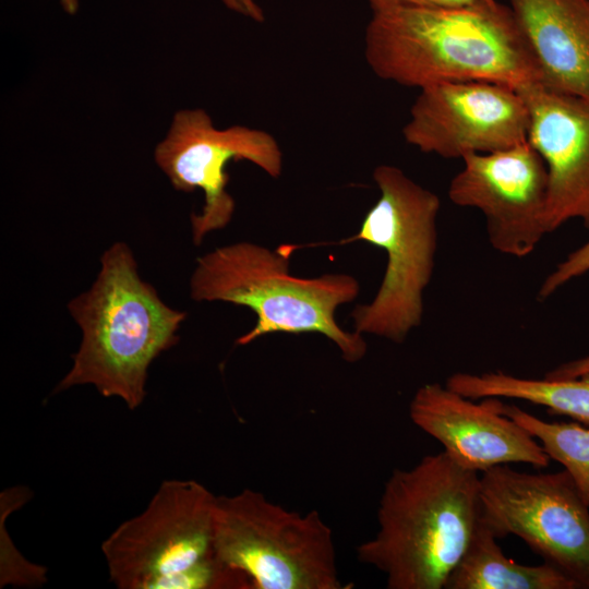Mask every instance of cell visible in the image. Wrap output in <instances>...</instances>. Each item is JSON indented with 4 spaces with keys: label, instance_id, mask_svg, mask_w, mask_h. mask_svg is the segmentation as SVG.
Segmentation results:
<instances>
[{
    "label": "cell",
    "instance_id": "cell-1",
    "mask_svg": "<svg viewBox=\"0 0 589 589\" xmlns=\"http://www.w3.org/2000/svg\"><path fill=\"white\" fill-rule=\"evenodd\" d=\"M364 57L377 77L419 89L446 82L539 83L512 8L496 0L373 12Z\"/></svg>",
    "mask_w": 589,
    "mask_h": 589
},
{
    "label": "cell",
    "instance_id": "cell-2",
    "mask_svg": "<svg viewBox=\"0 0 589 589\" xmlns=\"http://www.w3.org/2000/svg\"><path fill=\"white\" fill-rule=\"evenodd\" d=\"M481 515L480 474L445 452L395 469L384 484L375 536L358 560L381 570L389 589H442Z\"/></svg>",
    "mask_w": 589,
    "mask_h": 589
},
{
    "label": "cell",
    "instance_id": "cell-3",
    "mask_svg": "<svg viewBox=\"0 0 589 589\" xmlns=\"http://www.w3.org/2000/svg\"><path fill=\"white\" fill-rule=\"evenodd\" d=\"M68 310L80 327L81 342L53 393L92 385L103 397L137 409L146 398L151 364L178 342L187 313L169 306L141 277L132 250L122 241L103 253L94 283Z\"/></svg>",
    "mask_w": 589,
    "mask_h": 589
},
{
    "label": "cell",
    "instance_id": "cell-4",
    "mask_svg": "<svg viewBox=\"0 0 589 589\" xmlns=\"http://www.w3.org/2000/svg\"><path fill=\"white\" fill-rule=\"evenodd\" d=\"M358 280L347 274L299 278L289 274L288 253L241 241L200 256L190 278L195 301H221L251 309L256 323L238 337L244 346L272 333H318L330 339L349 362L361 360L366 342L336 322V309L353 301Z\"/></svg>",
    "mask_w": 589,
    "mask_h": 589
},
{
    "label": "cell",
    "instance_id": "cell-5",
    "mask_svg": "<svg viewBox=\"0 0 589 589\" xmlns=\"http://www.w3.org/2000/svg\"><path fill=\"white\" fill-rule=\"evenodd\" d=\"M380 197L366 213L358 240L383 249L387 264L374 299L351 313L354 330L402 342L420 325L423 293L434 271L438 196L401 169L380 165L373 171Z\"/></svg>",
    "mask_w": 589,
    "mask_h": 589
},
{
    "label": "cell",
    "instance_id": "cell-6",
    "mask_svg": "<svg viewBox=\"0 0 589 589\" xmlns=\"http://www.w3.org/2000/svg\"><path fill=\"white\" fill-rule=\"evenodd\" d=\"M212 552L250 589H339L332 529L321 515L301 514L244 489L216 497Z\"/></svg>",
    "mask_w": 589,
    "mask_h": 589
},
{
    "label": "cell",
    "instance_id": "cell-7",
    "mask_svg": "<svg viewBox=\"0 0 589 589\" xmlns=\"http://www.w3.org/2000/svg\"><path fill=\"white\" fill-rule=\"evenodd\" d=\"M480 493L481 517L497 538L519 537L577 589H589V506L565 469L495 466L480 473Z\"/></svg>",
    "mask_w": 589,
    "mask_h": 589
},
{
    "label": "cell",
    "instance_id": "cell-8",
    "mask_svg": "<svg viewBox=\"0 0 589 589\" xmlns=\"http://www.w3.org/2000/svg\"><path fill=\"white\" fill-rule=\"evenodd\" d=\"M216 497L196 480H164L145 509L103 541L110 581L118 589H148L209 555Z\"/></svg>",
    "mask_w": 589,
    "mask_h": 589
},
{
    "label": "cell",
    "instance_id": "cell-9",
    "mask_svg": "<svg viewBox=\"0 0 589 589\" xmlns=\"http://www.w3.org/2000/svg\"><path fill=\"white\" fill-rule=\"evenodd\" d=\"M154 159L177 191L204 193L202 212L191 216L195 244L212 231L225 228L236 203L227 192L230 161L247 160L272 178L283 171V152L268 132L245 125L218 129L203 109H181L172 118Z\"/></svg>",
    "mask_w": 589,
    "mask_h": 589
},
{
    "label": "cell",
    "instance_id": "cell-10",
    "mask_svg": "<svg viewBox=\"0 0 589 589\" xmlns=\"http://www.w3.org/2000/svg\"><path fill=\"white\" fill-rule=\"evenodd\" d=\"M528 130L529 110L517 88L467 81L420 88L402 136L422 153L461 159L521 144Z\"/></svg>",
    "mask_w": 589,
    "mask_h": 589
},
{
    "label": "cell",
    "instance_id": "cell-11",
    "mask_svg": "<svg viewBox=\"0 0 589 589\" xmlns=\"http://www.w3.org/2000/svg\"><path fill=\"white\" fill-rule=\"evenodd\" d=\"M461 159L464 167L448 187L450 202L482 213L489 242L497 252L531 254L549 233L548 170L540 154L526 141Z\"/></svg>",
    "mask_w": 589,
    "mask_h": 589
},
{
    "label": "cell",
    "instance_id": "cell-12",
    "mask_svg": "<svg viewBox=\"0 0 589 589\" xmlns=\"http://www.w3.org/2000/svg\"><path fill=\"white\" fill-rule=\"evenodd\" d=\"M474 401L445 384L428 383L414 393L409 416L443 445L453 460L478 473L513 462L534 468L550 465L551 458L539 441L500 411L501 398Z\"/></svg>",
    "mask_w": 589,
    "mask_h": 589
},
{
    "label": "cell",
    "instance_id": "cell-13",
    "mask_svg": "<svg viewBox=\"0 0 589 589\" xmlns=\"http://www.w3.org/2000/svg\"><path fill=\"white\" fill-rule=\"evenodd\" d=\"M517 89L529 110L527 141L548 170L549 233L572 219L589 228V103L539 83Z\"/></svg>",
    "mask_w": 589,
    "mask_h": 589
},
{
    "label": "cell",
    "instance_id": "cell-14",
    "mask_svg": "<svg viewBox=\"0 0 589 589\" xmlns=\"http://www.w3.org/2000/svg\"><path fill=\"white\" fill-rule=\"evenodd\" d=\"M548 89L589 103V0H509Z\"/></svg>",
    "mask_w": 589,
    "mask_h": 589
},
{
    "label": "cell",
    "instance_id": "cell-15",
    "mask_svg": "<svg viewBox=\"0 0 589 589\" xmlns=\"http://www.w3.org/2000/svg\"><path fill=\"white\" fill-rule=\"evenodd\" d=\"M481 515L473 536L445 589H577L553 565H522L507 557Z\"/></svg>",
    "mask_w": 589,
    "mask_h": 589
},
{
    "label": "cell",
    "instance_id": "cell-16",
    "mask_svg": "<svg viewBox=\"0 0 589 589\" xmlns=\"http://www.w3.org/2000/svg\"><path fill=\"white\" fill-rule=\"evenodd\" d=\"M445 385L471 398L497 397L544 406L550 412L567 416L589 428V373L574 378H527L505 372L449 375Z\"/></svg>",
    "mask_w": 589,
    "mask_h": 589
},
{
    "label": "cell",
    "instance_id": "cell-17",
    "mask_svg": "<svg viewBox=\"0 0 589 589\" xmlns=\"http://www.w3.org/2000/svg\"><path fill=\"white\" fill-rule=\"evenodd\" d=\"M500 411L526 429L564 467L589 506V428L578 422H548L503 401Z\"/></svg>",
    "mask_w": 589,
    "mask_h": 589
},
{
    "label": "cell",
    "instance_id": "cell-18",
    "mask_svg": "<svg viewBox=\"0 0 589 589\" xmlns=\"http://www.w3.org/2000/svg\"><path fill=\"white\" fill-rule=\"evenodd\" d=\"M148 589H250L240 573L220 563L213 552L194 564L155 579Z\"/></svg>",
    "mask_w": 589,
    "mask_h": 589
},
{
    "label": "cell",
    "instance_id": "cell-19",
    "mask_svg": "<svg viewBox=\"0 0 589 589\" xmlns=\"http://www.w3.org/2000/svg\"><path fill=\"white\" fill-rule=\"evenodd\" d=\"M7 510L1 506L0 587L36 588L47 581V568L26 560L13 545L5 529Z\"/></svg>",
    "mask_w": 589,
    "mask_h": 589
},
{
    "label": "cell",
    "instance_id": "cell-20",
    "mask_svg": "<svg viewBox=\"0 0 589 589\" xmlns=\"http://www.w3.org/2000/svg\"><path fill=\"white\" fill-rule=\"evenodd\" d=\"M589 272V241L570 252L565 260L544 278L538 298L545 300L562 286Z\"/></svg>",
    "mask_w": 589,
    "mask_h": 589
},
{
    "label": "cell",
    "instance_id": "cell-21",
    "mask_svg": "<svg viewBox=\"0 0 589 589\" xmlns=\"http://www.w3.org/2000/svg\"><path fill=\"white\" fill-rule=\"evenodd\" d=\"M489 0H365L372 13L395 8L454 7Z\"/></svg>",
    "mask_w": 589,
    "mask_h": 589
},
{
    "label": "cell",
    "instance_id": "cell-22",
    "mask_svg": "<svg viewBox=\"0 0 589 589\" xmlns=\"http://www.w3.org/2000/svg\"><path fill=\"white\" fill-rule=\"evenodd\" d=\"M589 373V356L563 363L550 372L544 377L553 380L574 378Z\"/></svg>",
    "mask_w": 589,
    "mask_h": 589
},
{
    "label": "cell",
    "instance_id": "cell-23",
    "mask_svg": "<svg viewBox=\"0 0 589 589\" xmlns=\"http://www.w3.org/2000/svg\"><path fill=\"white\" fill-rule=\"evenodd\" d=\"M223 3L231 11L249 17L255 22L262 23L264 12L255 0H221Z\"/></svg>",
    "mask_w": 589,
    "mask_h": 589
},
{
    "label": "cell",
    "instance_id": "cell-24",
    "mask_svg": "<svg viewBox=\"0 0 589 589\" xmlns=\"http://www.w3.org/2000/svg\"><path fill=\"white\" fill-rule=\"evenodd\" d=\"M65 13L74 15L79 9V0H60Z\"/></svg>",
    "mask_w": 589,
    "mask_h": 589
}]
</instances>
